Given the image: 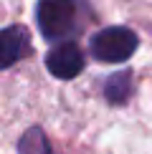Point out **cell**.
I'll return each mask as SVG.
<instances>
[{"mask_svg": "<svg viewBox=\"0 0 152 154\" xmlns=\"http://www.w3.org/2000/svg\"><path fill=\"white\" fill-rule=\"evenodd\" d=\"M132 94V73L129 71H119L106 79L104 83V96L109 104H124Z\"/></svg>", "mask_w": 152, "mask_h": 154, "instance_id": "5b68a950", "label": "cell"}, {"mask_svg": "<svg viewBox=\"0 0 152 154\" xmlns=\"http://www.w3.org/2000/svg\"><path fill=\"white\" fill-rule=\"evenodd\" d=\"M36 20L46 41H61L76 30L79 3L76 0H38Z\"/></svg>", "mask_w": 152, "mask_h": 154, "instance_id": "6da1fadb", "label": "cell"}, {"mask_svg": "<svg viewBox=\"0 0 152 154\" xmlns=\"http://www.w3.org/2000/svg\"><path fill=\"white\" fill-rule=\"evenodd\" d=\"M135 51H137V35L135 30L124 28V25L104 28L91 38V56L101 63H124Z\"/></svg>", "mask_w": 152, "mask_h": 154, "instance_id": "7a4b0ae2", "label": "cell"}, {"mask_svg": "<svg viewBox=\"0 0 152 154\" xmlns=\"http://www.w3.org/2000/svg\"><path fill=\"white\" fill-rule=\"evenodd\" d=\"M30 53V35L23 25H8L0 35V66L10 68L15 61Z\"/></svg>", "mask_w": 152, "mask_h": 154, "instance_id": "277c9868", "label": "cell"}, {"mask_svg": "<svg viewBox=\"0 0 152 154\" xmlns=\"http://www.w3.org/2000/svg\"><path fill=\"white\" fill-rule=\"evenodd\" d=\"M18 152H21V154H53V152H51L48 139H46V134L38 129V126H33V129H28L23 134L21 144H18Z\"/></svg>", "mask_w": 152, "mask_h": 154, "instance_id": "8992f818", "label": "cell"}, {"mask_svg": "<svg viewBox=\"0 0 152 154\" xmlns=\"http://www.w3.org/2000/svg\"><path fill=\"white\" fill-rule=\"evenodd\" d=\"M46 68L56 79L68 81V79H74V76L81 73V68H84V53H81V48L76 43L63 41V43H59V46H53L48 51Z\"/></svg>", "mask_w": 152, "mask_h": 154, "instance_id": "3957f363", "label": "cell"}]
</instances>
